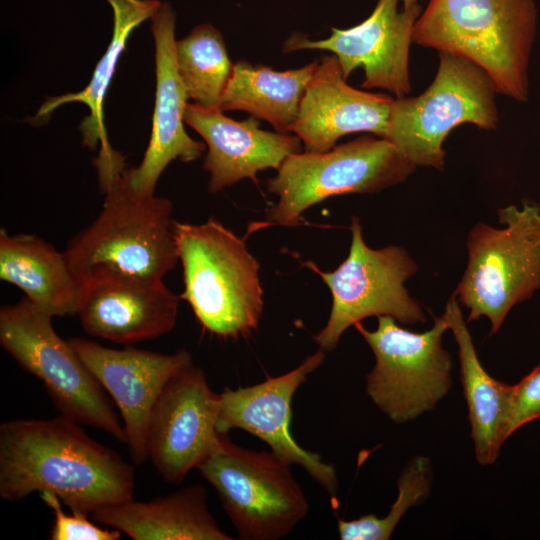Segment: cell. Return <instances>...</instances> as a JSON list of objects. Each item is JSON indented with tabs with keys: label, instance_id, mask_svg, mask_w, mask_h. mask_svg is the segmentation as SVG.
<instances>
[{
	"label": "cell",
	"instance_id": "cell-5",
	"mask_svg": "<svg viewBox=\"0 0 540 540\" xmlns=\"http://www.w3.org/2000/svg\"><path fill=\"white\" fill-rule=\"evenodd\" d=\"M504 227L477 223L467 238L468 263L454 293L467 322L487 317L495 334L511 308L540 289V206L498 210Z\"/></svg>",
	"mask_w": 540,
	"mask_h": 540
},
{
	"label": "cell",
	"instance_id": "cell-4",
	"mask_svg": "<svg viewBox=\"0 0 540 540\" xmlns=\"http://www.w3.org/2000/svg\"><path fill=\"white\" fill-rule=\"evenodd\" d=\"M173 232L183 268L180 298L202 328L221 338L251 334L263 312V289L245 239L212 217L200 224L174 220Z\"/></svg>",
	"mask_w": 540,
	"mask_h": 540
},
{
	"label": "cell",
	"instance_id": "cell-6",
	"mask_svg": "<svg viewBox=\"0 0 540 540\" xmlns=\"http://www.w3.org/2000/svg\"><path fill=\"white\" fill-rule=\"evenodd\" d=\"M496 88L489 75L464 58L439 53L429 87L416 97L393 100L385 139L413 165L442 170L443 143L459 125L494 130L499 122Z\"/></svg>",
	"mask_w": 540,
	"mask_h": 540
},
{
	"label": "cell",
	"instance_id": "cell-24",
	"mask_svg": "<svg viewBox=\"0 0 540 540\" xmlns=\"http://www.w3.org/2000/svg\"><path fill=\"white\" fill-rule=\"evenodd\" d=\"M318 61L319 58L303 67L275 71L265 65L239 60L234 63L219 108L223 112L244 111L269 122L278 132L291 133Z\"/></svg>",
	"mask_w": 540,
	"mask_h": 540
},
{
	"label": "cell",
	"instance_id": "cell-10",
	"mask_svg": "<svg viewBox=\"0 0 540 540\" xmlns=\"http://www.w3.org/2000/svg\"><path fill=\"white\" fill-rule=\"evenodd\" d=\"M351 244L346 259L333 271L320 275L332 296L325 326L314 336L319 349L334 350L350 327L371 316H389L403 325L425 323L422 306L409 294L405 282L417 272L415 261L400 246L372 249L364 241L358 217H351Z\"/></svg>",
	"mask_w": 540,
	"mask_h": 540
},
{
	"label": "cell",
	"instance_id": "cell-16",
	"mask_svg": "<svg viewBox=\"0 0 540 540\" xmlns=\"http://www.w3.org/2000/svg\"><path fill=\"white\" fill-rule=\"evenodd\" d=\"M176 14L163 3L151 17L155 43L156 92L152 130L144 157L136 168L123 172L127 185L139 195H154L159 177L173 160L199 159L206 144L191 138L184 128L188 95L175 60Z\"/></svg>",
	"mask_w": 540,
	"mask_h": 540
},
{
	"label": "cell",
	"instance_id": "cell-7",
	"mask_svg": "<svg viewBox=\"0 0 540 540\" xmlns=\"http://www.w3.org/2000/svg\"><path fill=\"white\" fill-rule=\"evenodd\" d=\"M53 316L25 296L0 309V344L27 372L38 378L60 414L101 429L126 444L107 392L70 341L52 324Z\"/></svg>",
	"mask_w": 540,
	"mask_h": 540
},
{
	"label": "cell",
	"instance_id": "cell-28",
	"mask_svg": "<svg viewBox=\"0 0 540 540\" xmlns=\"http://www.w3.org/2000/svg\"><path fill=\"white\" fill-rule=\"evenodd\" d=\"M540 418V365L513 385L509 433Z\"/></svg>",
	"mask_w": 540,
	"mask_h": 540
},
{
	"label": "cell",
	"instance_id": "cell-23",
	"mask_svg": "<svg viewBox=\"0 0 540 540\" xmlns=\"http://www.w3.org/2000/svg\"><path fill=\"white\" fill-rule=\"evenodd\" d=\"M0 279L53 317L77 313L80 284L64 252L36 235L0 230Z\"/></svg>",
	"mask_w": 540,
	"mask_h": 540
},
{
	"label": "cell",
	"instance_id": "cell-1",
	"mask_svg": "<svg viewBox=\"0 0 540 540\" xmlns=\"http://www.w3.org/2000/svg\"><path fill=\"white\" fill-rule=\"evenodd\" d=\"M80 425L62 414L2 423L0 497L18 501L48 491L84 514L133 499V466Z\"/></svg>",
	"mask_w": 540,
	"mask_h": 540
},
{
	"label": "cell",
	"instance_id": "cell-25",
	"mask_svg": "<svg viewBox=\"0 0 540 540\" xmlns=\"http://www.w3.org/2000/svg\"><path fill=\"white\" fill-rule=\"evenodd\" d=\"M176 66L188 98L204 107L219 108L231 78V62L221 32L203 23L175 43Z\"/></svg>",
	"mask_w": 540,
	"mask_h": 540
},
{
	"label": "cell",
	"instance_id": "cell-27",
	"mask_svg": "<svg viewBox=\"0 0 540 540\" xmlns=\"http://www.w3.org/2000/svg\"><path fill=\"white\" fill-rule=\"evenodd\" d=\"M40 498L54 513L52 540H118L121 537L120 530L101 528L89 521L87 514L75 510L71 515L66 514L61 499L52 492L42 491Z\"/></svg>",
	"mask_w": 540,
	"mask_h": 540
},
{
	"label": "cell",
	"instance_id": "cell-13",
	"mask_svg": "<svg viewBox=\"0 0 540 540\" xmlns=\"http://www.w3.org/2000/svg\"><path fill=\"white\" fill-rule=\"evenodd\" d=\"M400 0H378L372 13L348 29L331 28L326 39L310 40L293 34L283 44L284 53L306 49L332 52L347 80L357 68H363L365 89H383L405 97L411 90L409 51L420 5L399 10Z\"/></svg>",
	"mask_w": 540,
	"mask_h": 540
},
{
	"label": "cell",
	"instance_id": "cell-8",
	"mask_svg": "<svg viewBox=\"0 0 540 540\" xmlns=\"http://www.w3.org/2000/svg\"><path fill=\"white\" fill-rule=\"evenodd\" d=\"M415 168L377 136H361L325 152L291 154L267 181V191L278 198L266 210L267 223L297 225L304 211L327 198L379 192L403 182Z\"/></svg>",
	"mask_w": 540,
	"mask_h": 540
},
{
	"label": "cell",
	"instance_id": "cell-9",
	"mask_svg": "<svg viewBox=\"0 0 540 540\" xmlns=\"http://www.w3.org/2000/svg\"><path fill=\"white\" fill-rule=\"evenodd\" d=\"M290 466L272 451L249 450L221 434L197 469L217 492L239 539L278 540L309 510Z\"/></svg>",
	"mask_w": 540,
	"mask_h": 540
},
{
	"label": "cell",
	"instance_id": "cell-11",
	"mask_svg": "<svg viewBox=\"0 0 540 540\" xmlns=\"http://www.w3.org/2000/svg\"><path fill=\"white\" fill-rule=\"evenodd\" d=\"M377 328L356 330L371 348L375 364L366 376V393L393 422L402 424L431 411L451 387L452 359L442 345L450 330L445 313L433 316V326L412 332L389 316H379Z\"/></svg>",
	"mask_w": 540,
	"mask_h": 540
},
{
	"label": "cell",
	"instance_id": "cell-14",
	"mask_svg": "<svg viewBox=\"0 0 540 540\" xmlns=\"http://www.w3.org/2000/svg\"><path fill=\"white\" fill-rule=\"evenodd\" d=\"M325 354L318 348L300 365L282 375L267 377L252 386L224 388L219 393L217 430L220 434H227L237 428L258 437L276 455L291 465L304 468L334 497L338 490L334 466L297 444L289 429L293 396L308 376L324 363Z\"/></svg>",
	"mask_w": 540,
	"mask_h": 540
},
{
	"label": "cell",
	"instance_id": "cell-15",
	"mask_svg": "<svg viewBox=\"0 0 540 540\" xmlns=\"http://www.w3.org/2000/svg\"><path fill=\"white\" fill-rule=\"evenodd\" d=\"M114 400L122 417L134 465L147 459L146 433L152 408L170 378L192 360L182 348L172 354L127 347L114 349L84 338L69 340Z\"/></svg>",
	"mask_w": 540,
	"mask_h": 540
},
{
	"label": "cell",
	"instance_id": "cell-19",
	"mask_svg": "<svg viewBox=\"0 0 540 540\" xmlns=\"http://www.w3.org/2000/svg\"><path fill=\"white\" fill-rule=\"evenodd\" d=\"M184 121L206 144L203 168L210 174L211 193L245 178L257 183L258 172L278 170L289 155L302 151L298 136L263 130L253 116L236 121L220 108L187 103Z\"/></svg>",
	"mask_w": 540,
	"mask_h": 540
},
{
	"label": "cell",
	"instance_id": "cell-26",
	"mask_svg": "<svg viewBox=\"0 0 540 540\" xmlns=\"http://www.w3.org/2000/svg\"><path fill=\"white\" fill-rule=\"evenodd\" d=\"M430 484L429 460L422 456L413 458L397 480L398 497L388 514L382 518L366 514L349 521L338 519L340 539L388 540L405 512L428 496Z\"/></svg>",
	"mask_w": 540,
	"mask_h": 540
},
{
	"label": "cell",
	"instance_id": "cell-20",
	"mask_svg": "<svg viewBox=\"0 0 540 540\" xmlns=\"http://www.w3.org/2000/svg\"><path fill=\"white\" fill-rule=\"evenodd\" d=\"M199 485L178 489L150 501H128L93 513L96 521L133 540H231L218 525Z\"/></svg>",
	"mask_w": 540,
	"mask_h": 540
},
{
	"label": "cell",
	"instance_id": "cell-2",
	"mask_svg": "<svg viewBox=\"0 0 540 540\" xmlns=\"http://www.w3.org/2000/svg\"><path fill=\"white\" fill-rule=\"evenodd\" d=\"M537 22L535 0H429L413 43L473 62L497 93L526 102Z\"/></svg>",
	"mask_w": 540,
	"mask_h": 540
},
{
	"label": "cell",
	"instance_id": "cell-18",
	"mask_svg": "<svg viewBox=\"0 0 540 540\" xmlns=\"http://www.w3.org/2000/svg\"><path fill=\"white\" fill-rule=\"evenodd\" d=\"M346 81L335 55L319 58L291 129L304 151H328L341 137L353 133L385 137L394 99L356 89Z\"/></svg>",
	"mask_w": 540,
	"mask_h": 540
},
{
	"label": "cell",
	"instance_id": "cell-21",
	"mask_svg": "<svg viewBox=\"0 0 540 540\" xmlns=\"http://www.w3.org/2000/svg\"><path fill=\"white\" fill-rule=\"evenodd\" d=\"M113 11L111 42L97 63L89 84L78 93H69L49 99L39 110L38 117L48 115L58 106L68 102H81L90 114L80 124L83 144L94 150L100 144L95 161L100 182H107L125 170L124 158L109 144L103 122V102L116 69L118 59L126 47L132 31L151 19L162 2L159 0H106Z\"/></svg>",
	"mask_w": 540,
	"mask_h": 540
},
{
	"label": "cell",
	"instance_id": "cell-29",
	"mask_svg": "<svg viewBox=\"0 0 540 540\" xmlns=\"http://www.w3.org/2000/svg\"><path fill=\"white\" fill-rule=\"evenodd\" d=\"M403 8H410L419 5L420 0H400Z\"/></svg>",
	"mask_w": 540,
	"mask_h": 540
},
{
	"label": "cell",
	"instance_id": "cell-22",
	"mask_svg": "<svg viewBox=\"0 0 540 540\" xmlns=\"http://www.w3.org/2000/svg\"><path fill=\"white\" fill-rule=\"evenodd\" d=\"M444 313L458 345L461 382L476 458L481 465L493 464L502 444L511 436L513 386L496 380L482 366L455 294L448 299Z\"/></svg>",
	"mask_w": 540,
	"mask_h": 540
},
{
	"label": "cell",
	"instance_id": "cell-3",
	"mask_svg": "<svg viewBox=\"0 0 540 540\" xmlns=\"http://www.w3.org/2000/svg\"><path fill=\"white\" fill-rule=\"evenodd\" d=\"M123 172L103 190L94 221L63 251L79 284L98 275L163 281L179 261L171 201L135 193Z\"/></svg>",
	"mask_w": 540,
	"mask_h": 540
},
{
	"label": "cell",
	"instance_id": "cell-12",
	"mask_svg": "<svg viewBox=\"0 0 540 540\" xmlns=\"http://www.w3.org/2000/svg\"><path fill=\"white\" fill-rule=\"evenodd\" d=\"M219 393L193 361L176 372L150 413L146 451L164 481L180 484L210 454L217 430Z\"/></svg>",
	"mask_w": 540,
	"mask_h": 540
},
{
	"label": "cell",
	"instance_id": "cell-17",
	"mask_svg": "<svg viewBox=\"0 0 540 540\" xmlns=\"http://www.w3.org/2000/svg\"><path fill=\"white\" fill-rule=\"evenodd\" d=\"M180 300L163 281L98 275L80 283L76 315L88 335L128 345L173 330Z\"/></svg>",
	"mask_w": 540,
	"mask_h": 540
}]
</instances>
